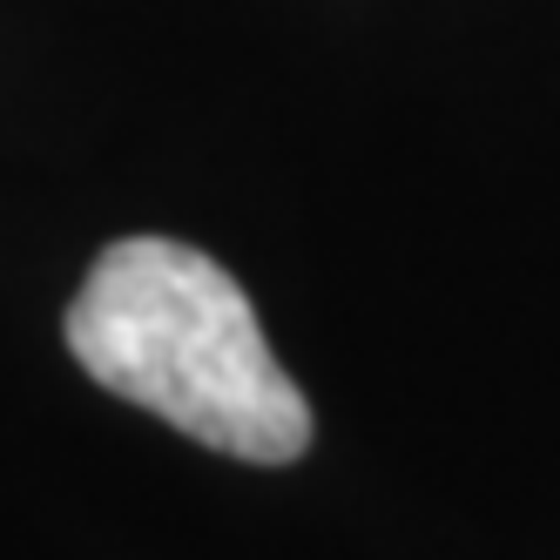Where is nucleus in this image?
<instances>
[{
  "label": "nucleus",
  "mask_w": 560,
  "mask_h": 560,
  "mask_svg": "<svg viewBox=\"0 0 560 560\" xmlns=\"http://www.w3.org/2000/svg\"><path fill=\"white\" fill-rule=\"evenodd\" d=\"M68 351L115 398L170 419L196 446L291 466L311 406L264 345L244 284L176 236H122L68 304Z\"/></svg>",
  "instance_id": "obj_1"
}]
</instances>
